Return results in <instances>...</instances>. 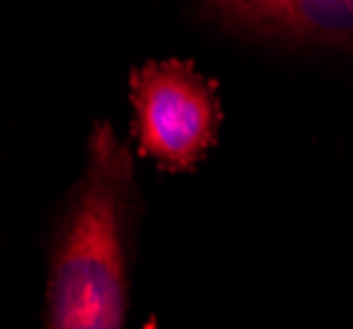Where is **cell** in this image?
Returning a JSON list of instances; mask_svg holds the SVG:
<instances>
[{"mask_svg": "<svg viewBox=\"0 0 353 329\" xmlns=\"http://www.w3.org/2000/svg\"><path fill=\"white\" fill-rule=\"evenodd\" d=\"M130 184V153L108 124H98L53 253L48 329H124Z\"/></svg>", "mask_w": 353, "mask_h": 329, "instance_id": "6da1fadb", "label": "cell"}, {"mask_svg": "<svg viewBox=\"0 0 353 329\" xmlns=\"http://www.w3.org/2000/svg\"><path fill=\"white\" fill-rule=\"evenodd\" d=\"M206 14L269 40L353 45V0H206Z\"/></svg>", "mask_w": 353, "mask_h": 329, "instance_id": "3957f363", "label": "cell"}, {"mask_svg": "<svg viewBox=\"0 0 353 329\" xmlns=\"http://www.w3.org/2000/svg\"><path fill=\"white\" fill-rule=\"evenodd\" d=\"M132 103L140 148L163 166H192L216 137V98L190 63L161 61L134 72Z\"/></svg>", "mask_w": 353, "mask_h": 329, "instance_id": "7a4b0ae2", "label": "cell"}]
</instances>
